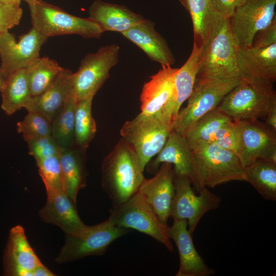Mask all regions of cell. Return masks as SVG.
Masks as SVG:
<instances>
[{
  "instance_id": "obj_42",
  "label": "cell",
  "mask_w": 276,
  "mask_h": 276,
  "mask_svg": "<svg viewBox=\"0 0 276 276\" xmlns=\"http://www.w3.org/2000/svg\"><path fill=\"white\" fill-rule=\"evenodd\" d=\"M55 274L42 263L36 266L32 271V276H54Z\"/></svg>"
},
{
  "instance_id": "obj_44",
  "label": "cell",
  "mask_w": 276,
  "mask_h": 276,
  "mask_svg": "<svg viewBox=\"0 0 276 276\" xmlns=\"http://www.w3.org/2000/svg\"><path fill=\"white\" fill-rule=\"evenodd\" d=\"M5 79L3 78V77L2 76V75L0 73V90L2 88V86L3 84V83L5 81Z\"/></svg>"
},
{
  "instance_id": "obj_46",
  "label": "cell",
  "mask_w": 276,
  "mask_h": 276,
  "mask_svg": "<svg viewBox=\"0 0 276 276\" xmlns=\"http://www.w3.org/2000/svg\"><path fill=\"white\" fill-rule=\"evenodd\" d=\"M25 2H26L28 4L31 2L32 1L34 0H24Z\"/></svg>"
},
{
  "instance_id": "obj_7",
  "label": "cell",
  "mask_w": 276,
  "mask_h": 276,
  "mask_svg": "<svg viewBox=\"0 0 276 276\" xmlns=\"http://www.w3.org/2000/svg\"><path fill=\"white\" fill-rule=\"evenodd\" d=\"M239 48L231 31L229 19H224L203 50L197 77L240 79L237 60Z\"/></svg>"
},
{
  "instance_id": "obj_10",
  "label": "cell",
  "mask_w": 276,
  "mask_h": 276,
  "mask_svg": "<svg viewBox=\"0 0 276 276\" xmlns=\"http://www.w3.org/2000/svg\"><path fill=\"white\" fill-rule=\"evenodd\" d=\"M120 47L111 44L85 55L72 77L73 94L77 101L94 97L119 61Z\"/></svg>"
},
{
  "instance_id": "obj_36",
  "label": "cell",
  "mask_w": 276,
  "mask_h": 276,
  "mask_svg": "<svg viewBox=\"0 0 276 276\" xmlns=\"http://www.w3.org/2000/svg\"><path fill=\"white\" fill-rule=\"evenodd\" d=\"M29 148V154L36 162L54 155H59L60 147L50 135L24 138Z\"/></svg>"
},
{
  "instance_id": "obj_4",
  "label": "cell",
  "mask_w": 276,
  "mask_h": 276,
  "mask_svg": "<svg viewBox=\"0 0 276 276\" xmlns=\"http://www.w3.org/2000/svg\"><path fill=\"white\" fill-rule=\"evenodd\" d=\"M32 27L46 36L78 35L98 38L104 31L94 20L73 15L43 0L28 3Z\"/></svg>"
},
{
  "instance_id": "obj_11",
  "label": "cell",
  "mask_w": 276,
  "mask_h": 276,
  "mask_svg": "<svg viewBox=\"0 0 276 276\" xmlns=\"http://www.w3.org/2000/svg\"><path fill=\"white\" fill-rule=\"evenodd\" d=\"M175 193L170 217L173 220L186 219L188 229L193 235L200 219L208 212L218 208L220 197L203 188L196 195L191 187L190 178L174 175Z\"/></svg>"
},
{
  "instance_id": "obj_21",
  "label": "cell",
  "mask_w": 276,
  "mask_h": 276,
  "mask_svg": "<svg viewBox=\"0 0 276 276\" xmlns=\"http://www.w3.org/2000/svg\"><path fill=\"white\" fill-rule=\"evenodd\" d=\"M73 73L62 68L53 84L40 95L31 97L24 108L27 111H37L51 123L63 108L67 100L72 96Z\"/></svg>"
},
{
  "instance_id": "obj_28",
  "label": "cell",
  "mask_w": 276,
  "mask_h": 276,
  "mask_svg": "<svg viewBox=\"0 0 276 276\" xmlns=\"http://www.w3.org/2000/svg\"><path fill=\"white\" fill-rule=\"evenodd\" d=\"M0 91L2 99L1 107L6 114L11 116L24 108L32 97L26 68L16 71L8 77Z\"/></svg>"
},
{
  "instance_id": "obj_40",
  "label": "cell",
  "mask_w": 276,
  "mask_h": 276,
  "mask_svg": "<svg viewBox=\"0 0 276 276\" xmlns=\"http://www.w3.org/2000/svg\"><path fill=\"white\" fill-rule=\"evenodd\" d=\"M246 0H212L215 9L224 18L230 19Z\"/></svg>"
},
{
  "instance_id": "obj_33",
  "label": "cell",
  "mask_w": 276,
  "mask_h": 276,
  "mask_svg": "<svg viewBox=\"0 0 276 276\" xmlns=\"http://www.w3.org/2000/svg\"><path fill=\"white\" fill-rule=\"evenodd\" d=\"M232 121L217 108L201 117L183 135L189 144L198 141L211 142L217 131Z\"/></svg>"
},
{
  "instance_id": "obj_22",
  "label": "cell",
  "mask_w": 276,
  "mask_h": 276,
  "mask_svg": "<svg viewBox=\"0 0 276 276\" xmlns=\"http://www.w3.org/2000/svg\"><path fill=\"white\" fill-rule=\"evenodd\" d=\"M122 34L143 50L151 60L162 65L174 64L175 58L172 51L152 21L145 18Z\"/></svg>"
},
{
  "instance_id": "obj_12",
  "label": "cell",
  "mask_w": 276,
  "mask_h": 276,
  "mask_svg": "<svg viewBox=\"0 0 276 276\" xmlns=\"http://www.w3.org/2000/svg\"><path fill=\"white\" fill-rule=\"evenodd\" d=\"M234 122L236 154L243 168L260 159L276 162V131L259 120Z\"/></svg>"
},
{
  "instance_id": "obj_19",
  "label": "cell",
  "mask_w": 276,
  "mask_h": 276,
  "mask_svg": "<svg viewBox=\"0 0 276 276\" xmlns=\"http://www.w3.org/2000/svg\"><path fill=\"white\" fill-rule=\"evenodd\" d=\"M168 227V234L177 247L179 267L176 276H209L215 271L205 263L196 249L186 219L173 220Z\"/></svg>"
},
{
  "instance_id": "obj_32",
  "label": "cell",
  "mask_w": 276,
  "mask_h": 276,
  "mask_svg": "<svg viewBox=\"0 0 276 276\" xmlns=\"http://www.w3.org/2000/svg\"><path fill=\"white\" fill-rule=\"evenodd\" d=\"M77 100L74 96L51 123V136L61 148L75 146V109Z\"/></svg>"
},
{
  "instance_id": "obj_43",
  "label": "cell",
  "mask_w": 276,
  "mask_h": 276,
  "mask_svg": "<svg viewBox=\"0 0 276 276\" xmlns=\"http://www.w3.org/2000/svg\"><path fill=\"white\" fill-rule=\"evenodd\" d=\"M1 2L16 6H20L21 0H0Z\"/></svg>"
},
{
  "instance_id": "obj_18",
  "label": "cell",
  "mask_w": 276,
  "mask_h": 276,
  "mask_svg": "<svg viewBox=\"0 0 276 276\" xmlns=\"http://www.w3.org/2000/svg\"><path fill=\"white\" fill-rule=\"evenodd\" d=\"M3 263L4 274L8 276H32L33 270L41 263L19 225L10 231Z\"/></svg>"
},
{
  "instance_id": "obj_15",
  "label": "cell",
  "mask_w": 276,
  "mask_h": 276,
  "mask_svg": "<svg viewBox=\"0 0 276 276\" xmlns=\"http://www.w3.org/2000/svg\"><path fill=\"white\" fill-rule=\"evenodd\" d=\"M240 79L273 85L276 80V43L264 48H240L238 50Z\"/></svg>"
},
{
  "instance_id": "obj_16",
  "label": "cell",
  "mask_w": 276,
  "mask_h": 276,
  "mask_svg": "<svg viewBox=\"0 0 276 276\" xmlns=\"http://www.w3.org/2000/svg\"><path fill=\"white\" fill-rule=\"evenodd\" d=\"M174 178L173 165L162 163L153 177L144 179L138 190L165 225L170 216L175 193Z\"/></svg>"
},
{
  "instance_id": "obj_5",
  "label": "cell",
  "mask_w": 276,
  "mask_h": 276,
  "mask_svg": "<svg viewBox=\"0 0 276 276\" xmlns=\"http://www.w3.org/2000/svg\"><path fill=\"white\" fill-rule=\"evenodd\" d=\"M172 130V125L160 111L152 115L141 112L123 124L120 134L134 151L144 169L163 148Z\"/></svg>"
},
{
  "instance_id": "obj_8",
  "label": "cell",
  "mask_w": 276,
  "mask_h": 276,
  "mask_svg": "<svg viewBox=\"0 0 276 276\" xmlns=\"http://www.w3.org/2000/svg\"><path fill=\"white\" fill-rule=\"evenodd\" d=\"M108 219L117 226L132 228L152 237L170 251L173 247L168 234L167 225L137 191L124 202L113 204Z\"/></svg>"
},
{
  "instance_id": "obj_2",
  "label": "cell",
  "mask_w": 276,
  "mask_h": 276,
  "mask_svg": "<svg viewBox=\"0 0 276 276\" xmlns=\"http://www.w3.org/2000/svg\"><path fill=\"white\" fill-rule=\"evenodd\" d=\"M195 178V189L214 188L231 181H245L243 168L237 155L216 144L198 141L189 144Z\"/></svg>"
},
{
  "instance_id": "obj_41",
  "label": "cell",
  "mask_w": 276,
  "mask_h": 276,
  "mask_svg": "<svg viewBox=\"0 0 276 276\" xmlns=\"http://www.w3.org/2000/svg\"><path fill=\"white\" fill-rule=\"evenodd\" d=\"M265 120V123L271 129L276 131V105L270 110Z\"/></svg>"
},
{
  "instance_id": "obj_45",
  "label": "cell",
  "mask_w": 276,
  "mask_h": 276,
  "mask_svg": "<svg viewBox=\"0 0 276 276\" xmlns=\"http://www.w3.org/2000/svg\"><path fill=\"white\" fill-rule=\"evenodd\" d=\"M182 5L186 8V0H179Z\"/></svg>"
},
{
  "instance_id": "obj_34",
  "label": "cell",
  "mask_w": 276,
  "mask_h": 276,
  "mask_svg": "<svg viewBox=\"0 0 276 276\" xmlns=\"http://www.w3.org/2000/svg\"><path fill=\"white\" fill-rule=\"evenodd\" d=\"M36 162L46 192L63 190L59 155L47 157Z\"/></svg>"
},
{
  "instance_id": "obj_1",
  "label": "cell",
  "mask_w": 276,
  "mask_h": 276,
  "mask_svg": "<svg viewBox=\"0 0 276 276\" xmlns=\"http://www.w3.org/2000/svg\"><path fill=\"white\" fill-rule=\"evenodd\" d=\"M144 169L133 149L122 138L104 159L102 186L113 204L125 202L145 179Z\"/></svg>"
},
{
  "instance_id": "obj_29",
  "label": "cell",
  "mask_w": 276,
  "mask_h": 276,
  "mask_svg": "<svg viewBox=\"0 0 276 276\" xmlns=\"http://www.w3.org/2000/svg\"><path fill=\"white\" fill-rule=\"evenodd\" d=\"M245 181L249 182L266 200H276V162L258 159L244 168Z\"/></svg>"
},
{
  "instance_id": "obj_9",
  "label": "cell",
  "mask_w": 276,
  "mask_h": 276,
  "mask_svg": "<svg viewBox=\"0 0 276 276\" xmlns=\"http://www.w3.org/2000/svg\"><path fill=\"white\" fill-rule=\"evenodd\" d=\"M128 232L127 228L117 226L108 218L95 225H86L77 234L65 235L64 244L55 261L62 264L88 256L102 255L112 242Z\"/></svg>"
},
{
  "instance_id": "obj_30",
  "label": "cell",
  "mask_w": 276,
  "mask_h": 276,
  "mask_svg": "<svg viewBox=\"0 0 276 276\" xmlns=\"http://www.w3.org/2000/svg\"><path fill=\"white\" fill-rule=\"evenodd\" d=\"M63 67L48 57H38L26 68L32 97L43 93L54 82Z\"/></svg>"
},
{
  "instance_id": "obj_39",
  "label": "cell",
  "mask_w": 276,
  "mask_h": 276,
  "mask_svg": "<svg viewBox=\"0 0 276 276\" xmlns=\"http://www.w3.org/2000/svg\"><path fill=\"white\" fill-rule=\"evenodd\" d=\"M276 43V18L255 36L252 46L264 48Z\"/></svg>"
},
{
  "instance_id": "obj_35",
  "label": "cell",
  "mask_w": 276,
  "mask_h": 276,
  "mask_svg": "<svg viewBox=\"0 0 276 276\" xmlns=\"http://www.w3.org/2000/svg\"><path fill=\"white\" fill-rule=\"evenodd\" d=\"M17 131L24 139L51 135V122L41 113L29 111L24 120L17 124Z\"/></svg>"
},
{
  "instance_id": "obj_24",
  "label": "cell",
  "mask_w": 276,
  "mask_h": 276,
  "mask_svg": "<svg viewBox=\"0 0 276 276\" xmlns=\"http://www.w3.org/2000/svg\"><path fill=\"white\" fill-rule=\"evenodd\" d=\"M178 70L170 65H162L144 84L140 95L141 113L152 115L161 111L172 95Z\"/></svg>"
},
{
  "instance_id": "obj_27",
  "label": "cell",
  "mask_w": 276,
  "mask_h": 276,
  "mask_svg": "<svg viewBox=\"0 0 276 276\" xmlns=\"http://www.w3.org/2000/svg\"><path fill=\"white\" fill-rule=\"evenodd\" d=\"M85 151L76 146L60 148L59 158L63 189L75 202L79 191L86 186L87 173Z\"/></svg>"
},
{
  "instance_id": "obj_3",
  "label": "cell",
  "mask_w": 276,
  "mask_h": 276,
  "mask_svg": "<svg viewBox=\"0 0 276 276\" xmlns=\"http://www.w3.org/2000/svg\"><path fill=\"white\" fill-rule=\"evenodd\" d=\"M276 105L273 85L260 84L240 79L223 98L217 108L233 121L266 118Z\"/></svg>"
},
{
  "instance_id": "obj_20",
  "label": "cell",
  "mask_w": 276,
  "mask_h": 276,
  "mask_svg": "<svg viewBox=\"0 0 276 276\" xmlns=\"http://www.w3.org/2000/svg\"><path fill=\"white\" fill-rule=\"evenodd\" d=\"M47 202L39 216L46 223L58 226L65 235H74L86 225L80 218L75 202L63 190L47 192Z\"/></svg>"
},
{
  "instance_id": "obj_37",
  "label": "cell",
  "mask_w": 276,
  "mask_h": 276,
  "mask_svg": "<svg viewBox=\"0 0 276 276\" xmlns=\"http://www.w3.org/2000/svg\"><path fill=\"white\" fill-rule=\"evenodd\" d=\"M22 15L20 6L13 5L0 1V33L17 25Z\"/></svg>"
},
{
  "instance_id": "obj_26",
  "label": "cell",
  "mask_w": 276,
  "mask_h": 276,
  "mask_svg": "<svg viewBox=\"0 0 276 276\" xmlns=\"http://www.w3.org/2000/svg\"><path fill=\"white\" fill-rule=\"evenodd\" d=\"M186 8L192 18L194 42L204 49L225 18L215 9L212 0H186Z\"/></svg>"
},
{
  "instance_id": "obj_38",
  "label": "cell",
  "mask_w": 276,
  "mask_h": 276,
  "mask_svg": "<svg viewBox=\"0 0 276 276\" xmlns=\"http://www.w3.org/2000/svg\"><path fill=\"white\" fill-rule=\"evenodd\" d=\"M237 140L234 122L231 121L217 131L211 142L236 154Z\"/></svg>"
},
{
  "instance_id": "obj_25",
  "label": "cell",
  "mask_w": 276,
  "mask_h": 276,
  "mask_svg": "<svg viewBox=\"0 0 276 276\" xmlns=\"http://www.w3.org/2000/svg\"><path fill=\"white\" fill-rule=\"evenodd\" d=\"M89 17L96 22L103 31L126 32L145 18L126 7L101 0L94 1L88 9Z\"/></svg>"
},
{
  "instance_id": "obj_14",
  "label": "cell",
  "mask_w": 276,
  "mask_h": 276,
  "mask_svg": "<svg viewBox=\"0 0 276 276\" xmlns=\"http://www.w3.org/2000/svg\"><path fill=\"white\" fill-rule=\"evenodd\" d=\"M48 38L34 28L18 41L9 31L0 33V73L6 79L19 70L26 68L39 57L41 46Z\"/></svg>"
},
{
  "instance_id": "obj_23",
  "label": "cell",
  "mask_w": 276,
  "mask_h": 276,
  "mask_svg": "<svg viewBox=\"0 0 276 276\" xmlns=\"http://www.w3.org/2000/svg\"><path fill=\"white\" fill-rule=\"evenodd\" d=\"M164 163L173 165L174 175L190 178L194 187L195 178L191 149L183 135L173 130L171 131L165 144L155 158L151 163H148V171H156L160 165Z\"/></svg>"
},
{
  "instance_id": "obj_17",
  "label": "cell",
  "mask_w": 276,
  "mask_h": 276,
  "mask_svg": "<svg viewBox=\"0 0 276 276\" xmlns=\"http://www.w3.org/2000/svg\"><path fill=\"white\" fill-rule=\"evenodd\" d=\"M204 48L194 42L191 53L175 75L172 95L160 112L172 125L182 103L193 90L199 72Z\"/></svg>"
},
{
  "instance_id": "obj_13",
  "label": "cell",
  "mask_w": 276,
  "mask_h": 276,
  "mask_svg": "<svg viewBox=\"0 0 276 276\" xmlns=\"http://www.w3.org/2000/svg\"><path fill=\"white\" fill-rule=\"evenodd\" d=\"M276 0H246L229 19L231 31L240 48L252 46L256 35L275 18Z\"/></svg>"
},
{
  "instance_id": "obj_31",
  "label": "cell",
  "mask_w": 276,
  "mask_h": 276,
  "mask_svg": "<svg viewBox=\"0 0 276 276\" xmlns=\"http://www.w3.org/2000/svg\"><path fill=\"white\" fill-rule=\"evenodd\" d=\"M94 97L77 101L75 109V146L84 150L95 137L97 127L91 113Z\"/></svg>"
},
{
  "instance_id": "obj_6",
  "label": "cell",
  "mask_w": 276,
  "mask_h": 276,
  "mask_svg": "<svg viewBox=\"0 0 276 276\" xmlns=\"http://www.w3.org/2000/svg\"><path fill=\"white\" fill-rule=\"evenodd\" d=\"M240 80L197 77L187 105L178 111L172 125V130L183 135L201 117L216 108Z\"/></svg>"
}]
</instances>
